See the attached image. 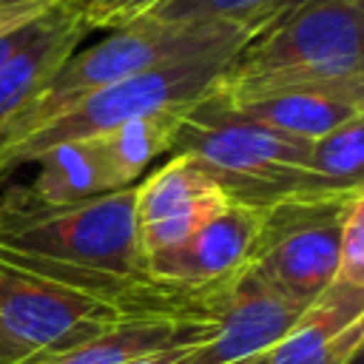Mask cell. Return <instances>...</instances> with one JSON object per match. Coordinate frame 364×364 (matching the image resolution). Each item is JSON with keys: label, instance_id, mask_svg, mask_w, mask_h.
Returning a JSON list of instances; mask_svg holds the SVG:
<instances>
[{"label": "cell", "instance_id": "cell-1", "mask_svg": "<svg viewBox=\"0 0 364 364\" xmlns=\"http://www.w3.org/2000/svg\"><path fill=\"white\" fill-rule=\"evenodd\" d=\"M134 185L71 205H37L20 185L9 188L0 193V262L111 301H196L205 293H182L148 276L134 225Z\"/></svg>", "mask_w": 364, "mask_h": 364}, {"label": "cell", "instance_id": "cell-2", "mask_svg": "<svg viewBox=\"0 0 364 364\" xmlns=\"http://www.w3.org/2000/svg\"><path fill=\"white\" fill-rule=\"evenodd\" d=\"M353 77H364V0H310L247 37L208 100L228 105Z\"/></svg>", "mask_w": 364, "mask_h": 364}, {"label": "cell", "instance_id": "cell-3", "mask_svg": "<svg viewBox=\"0 0 364 364\" xmlns=\"http://www.w3.org/2000/svg\"><path fill=\"white\" fill-rule=\"evenodd\" d=\"M262 31V28H259ZM253 28L199 20V23H159V20H131L119 28H111L108 37L94 43L85 51H74L63 68L48 80V85L31 100V105L14 119L9 134L0 142V151L46 122L63 117L91 94L117 85L139 71L156 68L162 63H173L182 57H196L222 48H239Z\"/></svg>", "mask_w": 364, "mask_h": 364}, {"label": "cell", "instance_id": "cell-4", "mask_svg": "<svg viewBox=\"0 0 364 364\" xmlns=\"http://www.w3.org/2000/svg\"><path fill=\"white\" fill-rule=\"evenodd\" d=\"M171 154L193 156L230 202L253 208H270L316 191H344L310 173L307 142L276 134L208 100H199L185 114Z\"/></svg>", "mask_w": 364, "mask_h": 364}, {"label": "cell", "instance_id": "cell-5", "mask_svg": "<svg viewBox=\"0 0 364 364\" xmlns=\"http://www.w3.org/2000/svg\"><path fill=\"white\" fill-rule=\"evenodd\" d=\"M239 48H222V51H208L196 57H182L173 63H162L156 68L139 71L117 85H108L63 117L46 122L34 134L6 145L0 151V179L9 176L11 171L28 165L37 154L57 142L68 139H88L97 136L125 119H134L139 114L151 111H168V108H193L199 100L208 97L213 88L216 77L228 65V60Z\"/></svg>", "mask_w": 364, "mask_h": 364}, {"label": "cell", "instance_id": "cell-6", "mask_svg": "<svg viewBox=\"0 0 364 364\" xmlns=\"http://www.w3.org/2000/svg\"><path fill=\"white\" fill-rule=\"evenodd\" d=\"M205 296L185 307H139L91 296L0 262V364H28L46 353L85 341L125 318L191 310Z\"/></svg>", "mask_w": 364, "mask_h": 364}, {"label": "cell", "instance_id": "cell-7", "mask_svg": "<svg viewBox=\"0 0 364 364\" xmlns=\"http://www.w3.org/2000/svg\"><path fill=\"white\" fill-rule=\"evenodd\" d=\"M361 196L364 188L316 191L264 208L247 267L299 307H310L336 279L341 225Z\"/></svg>", "mask_w": 364, "mask_h": 364}, {"label": "cell", "instance_id": "cell-8", "mask_svg": "<svg viewBox=\"0 0 364 364\" xmlns=\"http://www.w3.org/2000/svg\"><path fill=\"white\" fill-rule=\"evenodd\" d=\"M301 310L245 267L242 276L213 293L208 333L191 347L185 364H264Z\"/></svg>", "mask_w": 364, "mask_h": 364}, {"label": "cell", "instance_id": "cell-9", "mask_svg": "<svg viewBox=\"0 0 364 364\" xmlns=\"http://www.w3.org/2000/svg\"><path fill=\"white\" fill-rule=\"evenodd\" d=\"M264 225V208L225 202L185 245L145 259L154 282L182 293H210L230 284L250 264Z\"/></svg>", "mask_w": 364, "mask_h": 364}, {"label": "cell", "instance_id": "cell-10", "mask_svg": "<svg viewBox=\"0 0 364 364\" xmlns=\"http://www.w3.org/2000/svg\"><path fill=\"white\" fill-rule=\"evenodd\" d=\"M228 196L188 154H171L134 185V225L142 259L185 245Z\"/></svg>", "mask_w": 364, "mask_h": 364}, {"label": "cell", "instance_id": "cell-11", "mask_svg": "<svg viewBox=\"0 0 364 364\" xmlns=\"http://www.w3.org/2000/svg\"><path fill=\"white\" fill-rule=\"evenodd\" d=\"M213 105L310 145L318 136L338 128L341 122L364 114V77L279 88V91H267V94H259L242 102H228V105L213 102Z\"/></svg>", "mask_w": 364, "mask_h": 364}, {"label": "cell", "instance_id": "cell-12", "mask_svg": "<svg viewBox=\"0 0 364 364\" xmlns=\"http://www.w3.org/2000/svg\"><path fill=\"white\" fill-rule=\"evenodd\" d=\"M364 344V290L330 284L276 341L264 364H353Z\"/></svg>", "mask_w": 364, "mask_h": 364}, {"label": "cell", "instance_id": "cell-13", "mask_svg": "<svg viewBox=\"0 0 364 364\" xmlns=\"http://www.w3.org/2000/svg\"><path fill=\"white\" fill-rule=\"evenodd\" d=\"M213 293H208L191 310L145 313V316L125 318L85 341L46 353L28 364H128L139 355H148L182 341H196L208 333Z\"/></svg>", "mask_w": 364, "mask_h": 364}, {"label": "cell", "instance_id": "cell-14", "mask_svg": "<svg viewBox=\"0 0 364 364\" xmlns=\"http://www.w3.org/2000/svg\"><path fill=\"white\" fill-rule=\"evenodd\" d=\"M80 0H63L48 26L0 68V142L88 34Z\"/></svg>", "mask_w": 364, "mask_h": 364}, {"label": "cell", "instance_id": "cell-15", "mask_svg": "<svg viewBox=\"0 0 364 364\" xmlns=\"http://www.w3.org/2000/svg\"><path fill=\"white\" fill-rule=\"evenodd\" d=\"M188 111L191 108H168V111L139 114V117L125 119L97 136H88L102 159V168H105L114 191L131 188L134 182L142 179V173L162 154H171L173 136Z\"/></svg>", "mask_w": 364, "mask_h": 364}, {"label": "cell", "instance_id": "cell-16", "mask_svg": "<svg viewBox=\"0 0 364 364\" xmlns=\"http://www.w3.org/2000/svg\"><path fill=\"white\" fill-rule=\"evenodd\" d=\"M28 165H37V173L20 191L37 205H71L114 191L91 139L57 142Z\"/></svg>", "mask_w": 364, "mask_h": 364}, {"label": "cell", "instance_id": "cell-17", "mask_svg": "<svg viewBox=\"0 0 364 364\" xmlns=\"http://www.w3.org/2000/svg\"><path fill=\"white\" fill-rule=\"evenodd\" d=\"M304 3L310 0H168L156 6L151 14H145V20H159V23L219 20L259 31Z\"/></svg>", "mask_w": 364, "mask_h": 364}, {"label": "cell", "instance_id": "cell-18", "mask_svg": "<svg viewBox=\"0 0 364 364\" xmlns=\"http://www.w3.org/2000/svg\"><path fill=\"white\" fill-rule=\"evenodd\" d=\"M307 165L330 188H364V114L310 142Z\"/></svg>", "mask_w": 364, "mask_h": 364}, {"label": "cell", "instance_id": "cell-19", "mask_svg": "<svg viewBox=\"0 0 364 364\" xmlns=\"http://www.w3.org/2000/svg\"><path fill=\"white\" fill-rule=\"evenodd\" d=\"M333 284L364 290V196L355 199L344 216Z\"/></svg>", "mask_w": 364, "mask_h": 364}, {"label": "cell", "instance_id": "cell-20", "mask_svg": "<svg viewBox=\"0 0 364 364\" xmlns=\"http://www.w3.org/2000/svg\"><path fill=\"white\" fill-rule=\"evenodd\" d=\"M162 3H168V0H114L102 11L91 14L85 23H88L91 31H100V28H108L111 31V28H119V26H125L131 20H139V17L151 14Z\"/></svg>", "mask_w": 364, "mask_h": 364}, {"label": "cell", "instance_id": "cell-21", "mask_svg": "<svg viewBox=\"0 0 364 364\" xmlns=\"http://www.w3.org/2000/svg\"><path fill=\"white\" fill-rule=\"evenodd\" d=\"M57 3L63 0H0V31L20 26L26 20H34L48 9H54Z\"/></svg>", "mask_w": 364, "mask_h": 364}, {"label": "cell", "instance_id": "cell-22", "mask_svg": "<svg viewBox=\"0 0 364 364\" xmlns=\"http://www.w3.org/2000/svg\"><path fill=\"white\" fill-rule=\"evenodd\" d=\"M202 338H205V336H202ZM202 338H196V341H202ZM196 341H182V344H173V347H165V350L139 355V358H134V361H128V364H185V358H188V353H191V347H193Z\"/></svg>", "mask_w": 364, "mask_h": 364}, {"label": "cell", "instance_id": "cell-23", "mask_svg": "<svg viewBox=\"0 0 364 364\" xmlns=\"http://www.w3.org/2000/svg\"><path fill=\"white\" fill-rule=\"evenodd\" d=\"M114 0H80V9H82V17L88 20L91 14H97V11H102L105 6H111Z\"/></svg>", "mask_w": 364, "mask_h": 364}]
</instances>
